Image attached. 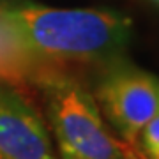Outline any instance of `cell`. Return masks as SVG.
Segmentation results:
<instances>
[{"label": "cell", "mask_w": 159, "mask_h": 159, "mask_svg": "<svg viewBox=\"0 0 159 159\" xmlns=\"http://www.w3.org/2000/svg\"><path fill=\"white\" fill-rule=\"evenodd\" d=\"M4 11L32 55L46 67L66 73L102 69L120 58L131 37V20L113 11L34 4H7Z\"/></svg>", "instance_id": "obj_1"}, {"label": "cell", "mask_w": 159, "mask_h": 159, "mask_svg": "<svg viewBox=\"0 0 159 159\" xmlns=\"http://www.w3.org/2000/svg\"><path fill=\"white\" fill-rule=\"evenodd\" d=\"M60 159H125L129 145L110 133L96 99L76 76L43 66L34 80Z\"/></svg>", "instance_id": "obj_2"}, {"label": "cell", "mask_w": 159, "mask_h": 159, "mask_svg": "<svg viewBox=\"0 0 159 159\" xmlns=\"http://www.w3.org/2000/svg\"><path fill=\"white\" fill-rule=\"evenodd\" d=\"M94 99L125 145L138 147L143 127L159 113V78L124 60L99 69Z\"/></svg>", "instance_id": "obj_3"}, {"label": "cell", "mask_w": 159, "mask_h": 159, "mask_svg": "<svg viewBox=\"0 0 159 159\" xmlns=\"http://www.w3.org/2000/svg\"><path fill=\"white\" fill-rule=\"evenodd\" d=\"M0 159H57L39 113L6 83H0Z\"/></svg>", "instance_id": "obj_4"}, {"label": "cell", "mask_w": 159, "mask_h": 159, "mask_svg": "<svg viewBox=\"0 0 159 159\" xmlns=\"http://www.w3.org/2000/svg\"><path fill=\"white\" fill-rule=\"evenodd\" d=\"M43 64L32 55L23 43L11 20L7 18L4 6H0V83L25 90L34 83Z\"/></svg>", "instance_id": "obj_5"}, {"label": "cell", "mask_w": 159, "mask_h": 159, "mask_svg": "<svg viewBox=\"0 0 159 159\" xmlns=\"http://www.w3.org/2000/svg\"><path fill=\"white\" fill-rule=\"evenodd\" d=\"M138 145L148 159H159V113L143 127Z\"/></svg>", "instance_id": "obj_6"}, {"label": "cell", "mask_w": 159, "mask_h": 159, "mask_svg": "<svg viewBox=\"0 0 159 159\" xmlns=\"http://www.w3.org/2000/svg\"><path fill=\"white\" fill-rule=\"evenodd\" d=\"M125 159H136V156H134V154H133V152H129V154H127V156H125Z\"/></svg>", "instance_id": "obj_7"}, {"label": "cell", "mask_w": 159, "mask_h": 159, "mask_svg": "<svg viewBox=\"0 0 159 159\" xmlns=\"http://www.w3.org/2000/svg\"><path fill=\"white\" fill-rule=\"evenodd\" d=\"M157 2H159V0H157Z\"/></svg>", "instance_id": "obj_8"}]
</instances>
